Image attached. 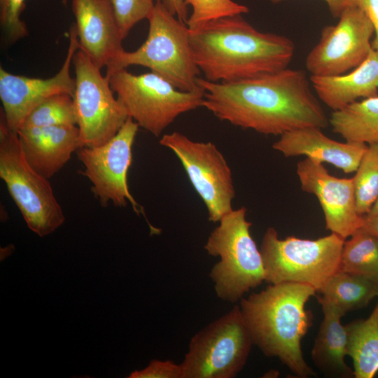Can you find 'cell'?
<instances>
[{
  "label": "cell",
  "mask_w": 378,
  "mask_h": 378,
  "mask_svg": "<svg viewBox=\"0 0 378 378\" xmlns=\"http://www.w3.org/2000/svg\"><path fill=\"white\" fill-rule=\"evenodd\" d=\"M304 71L288 69L228 83L199 78L202 106L217 118L258 133L279 135L329 123Z\"/></svg>",
  "instance_id": "6da1fadb"
},
{
  "label": "cell",
  "mask_w": 378,
  "mask_h": 378,
  "mask_svg": "<svg viewBox=\"0 0 378 378\" xmlns=\"http://www.w3.org/2000/svg\"><path fill=\"white\" fill-rule=\"evenodd\" d=\"M195 63L204 78L228 83L288 67L295 45L289 38L256 29L241 15L189 29Z\"/></svg>",
  "instance_id": "7a4b0ae2"
},
{
  "label": "cell",
  "mask_w": 378,
  "mask_h": 378,
  "mask_svg": "<svg viewBox=\"0 0 378 378\" xmlns=\"http://www.w3.org/2000/svg\"><path fill=\"white\" fill-rule=\"evenodd\" d=\"M316 293L307 284L281 283L240 300L239 307L253 344L302 378L315 374L304 360L301 342L312 325L311 314L305 306Z\"/></svg>",
  "instance_id": "3957f363"
},
{
  "label": "cell",
  "mask_w": 378,
  "mask_h": 378,
  "mask_svg": "<svg viewBox=\"0 0 378 378\" xmlns=\"http://www.w3.org/2000/svg\"><path fill=\"white\" fill-rule=\"evenodd\" d=\"M148 21V32L144 43L134 51L124 50L106 71L142 66L181 91H203L198 84L200 71L194 59L187 24L161 2H156Z\"/></svg>",
  "instance_id": "277c9868"
},
{
  "label": "cell",
  "mask_w": 378,
  "mask_h": 378,
  "mask_svg": "<svg viewBox=\"0 0 378 378\" xmlns=\"http://www.w3.org/2000/svg\"><path fill=\"white\" fill-rule=\"evenodd\" d=\"M218 223L204 245L208 254L220 257L209 276L219 298L237 302L265 281L264 261L251 236L245 207L232 209Z\"/></svg>",
  "instance_id": "5b68a950"
},
{
  "label": "cell",
  "mask_w": 378,
  "mask_h": 378,
  "mask_svg": "<svg viewBox=\"0 0 378 378\" xmlns=\"http://www.w3.org/2000/svg\"><path fill=\"white\" fill-rule=\"evenodd\" d=\"M344 241L334 233L316 239H281L274 227H268L260 249L265 281L307 284L317 292L340 270Z\"/></svg>",
  "instance_id": "8992f818"
},
{
  "label": "cell",
  "mask_w": 378,
  "mask_h": 378,
  "mask_svg": "<svg viewBox=\"0 0 378 378\" xmlns=\"http://www.w3.org/2000/svg\"><path fill=\"white\" fill-rule=\"evenodd\" d=\"M0 177L31 231L44 237L63 224L65 217L48 179L28 163L18 132L8 127L1 111Z\"/></svg>",
  "instance_id": "52a82bcc"
},
{
  "label": "cell",
  "mask_w": 378,
  "mask_h": 378,
  "mask_svg": "<svg viewBox=\"0 0 378 378\" xmlns=\"http://www.w3.org/2000/svg\"><path fill=\"white\" fill-rule=\"evenodd\" d=\"M105 76L129 116L156 136L180 115L203 105V91H181L152 71L134 74L119 69Z\"/></svg>",
  "instance_id": "ba28073f"
},
{
  "label": "cell",
  "mask_w": 378,
  "mask_h": 378,
  "mask_svg": "<svg viewBox=\"0 0 378 378\" xmlns=\"http://www.w3.org/2000/svg\"><path fill=\"white\" fill-rule=\"evenodd\" d=\"M253 340L239 306L191 338L181 363L183 378H233L244 367Z\"/></svg>",
  "instance_id": "9c48e42d"
},
{
  "label": "cell",
  "mask_w": 378,
  "mask_h": 378,
  "mask_svg": "<svg viewBox=\"0 0 378 378\" xmlns=\"http://www.w3.org/2000/svg\"><path fill=\"white\" fill-rule=\"evenodd\" d=\"M75 91L73 97L82 147L106 144L130 118L115 96L101 68L78 48L73 57ZM81 147V148H82Z\"/></svg>",
  "instance_id": "30bf717a"
},
{
  "label": "cell",
  "mask_w": 378,
  "mask_h": 378,
  "mask_svg": "<svg viewBox=\"0 0 378 378\" xmlns=\"http://www.w3.org/2000/svg\"><path fill=\"white\" fill-rule=\"evenodd\" d=\"M160 144L172 150L180 160L206 207L210 221L219 222L233 209L235 192L232 172L215 144L193 141L178 132L163 134Z\"/></svg>",
  "instance_id": "8fae6325"
},
{
  "label": "cell",
  "mask_w": 378,
  "mask_h": 378,
  "mask_svg": "<svg viewBox=\"0 0 378 378\" xmlns=\"http://www.w3.org/2000/svg\"><path fill=\"white\" fill-rule=\"evenodd\" d=\"M139 125L130 117L118 132L108 142L94 147H82L77 150L85 167L84 174L92 184V191L103 206L112 202L123 207L129 202L139 215L143 208L131 195L127 174L132 162V146Z\"/></svg>",
  "instance_id": "7c38bea8"
},
{
  "label": "cell",
  "mask_w": 378,
  "mask_h": 378,
  "mask_svg": "<svg viewBox=\"0 0 378 378\" xmlns=\"http://www.w3.org/2000/svg\"><path fill=\"white\" fill-rule=\"evenodd\" d=\"M336 24L321 30L318 43L309 51L305 66L312 76H332L360 65L372 50L374 29L357 6L346 8Z\"/></svg>",
  "instance_id": "4fadbf2b"
},
{
  "label": "cell",
  "mask_w": 378,
  "mask_h": 378,
  "mask_svg": "<svg viewBox=\"0 0 378 378\" xmlns=\"http://www.w3.org/2000/svg\"><path fill=\"white\" fill-rule=\"evenodd\" d=\"M69 43L64 62L56 74L48 78L16 75L0 67L1 109L8 127L15 132L29 113L41 102L57 94L74 97L75 78L71 75L73 57L79 48L74 24L69 29Z\"/></svg>",
  "instance_id": "5bb4252c"
},
{
  "label": "cell",
  "mask_w": 378,
  "mask_h": 378,
  "mask_svg": "<svg viewBox=\"0 0 378 378\" xmlns=\"http://www.w3.org/2000/svg\"><path fill=\"white\" fill-rule=\"evenodd\" d=\"M296 173L303 191L314 195L322 209L326 228L346 239L363 225L357 209L353 178L331 175L323 163L305 158Z\"/></svg>",
  "instance_id": "9a60e30c"
},
{
  "label": "cell",
  "mask_w": 378,
  "mask_h": 378,
  "mask_svg": "<svg viewBox=\"0 0 378 378\" xmlns=\"http://www.w3.org/2000/svg\"><path fill=\"white\" fill-rule=\"evenodd\" d=\"M79 48L101 69L123 49V38L111 0H72Z\"/></svg>",
  "instance_id": "2e32d148"
},
{
  "label": "cell",
  "mask_w": 378,
  "mask_h": 378,
  "mask_svg": "<svg viewBox=\"0 0 378 378\" xmlns=\"http://www.w3.org/2000/svg\"><path fill=\"white\" fill-rule=\"evenodd\" d=\"M321 130L309 127L286 132L273 144L272 148L286 158L302 155L330 164L346 174L355 172L368 146L333 140Z\"/></svg>",
  "instance_id": "e0dca14e"
},
{
  "label": "cell",
  "mask_w": 378,
  "mask_h": 378,
  "mask_svg": "<svg viewBox=\"0 0 378 378\" xmlns=\"http://www.w3.org/2000/svg\"><path fill=\"white\" fill-rule=\"evenodd\" d=\"M22 153L31 167L49 179L81 146L76 125L22 127L18 130Z\"/></svg>",
  "instance_id": "ac0fdd59"
},
{
  "label": "cell",
  "mask_w": 378,
  "mask_h": 378,
  "mask_svg": "<svg viewBox=\"0 0 378 378\" xmlns=\"http://www.w3.org/2000/svg\"><path fill=\"white\" fill-rule=\"evenodd\" d=\"M312 87L318 98L333 111L359 98L378 95V50L373 48L358 66L342 75L312 76Z\"/></svg>",
  "instance_id": "d6986e66"
},
{
  "label": "cell",
  "mask_w": 378,
  "mask_h": 378,
  "mask_svg": "<svg viewBox=\"0 0 378 378\" xmlns=\"http://www.w3.org/2000/svg\"><path fill=\"white\" fill-rule=\"evenodd\" d=\"M319 304L323 318L312 350V361L326 377H353L354 370L345 362L348 335L346 325L341 322L343 315L328 304Z\"/></svg>",
  "instance_id": "ffe728a7"
},
{
  "label": "cell",
  "mask_w": 378,
  "mask_h": 378,
  "mask_svg": "<svg viewBox=\"0 0 378 378\" xmlns=\"http://www.w3.org/2000/svg\"><path fill=\"white\" fill-rule=\"evenodd\" d=\"M319 303L328 304L343 316L364 308L378 297V284L363 276L339 270L317 291Z\"/></svg>",
  "instance_id": "44dd1931"
},
{
  "label": "cell",
  "mask_w": 378,
  "mask_h": 378,
  "mask_svg": "<svg viewBox=\"0 0 378 378\" xmlns=\"http://www.w3.org/2000/svg\"><path fill=\"white\" fill-rule=\"evenodd\" d=\"M329 123L346 141L378 144V95L332 111Z\"/></svg>",
  "instance_id": "7402d4cb"
},
{
  "label": "cell",
  "mask_w": 378,
  "mask_h": 378,
  "mask_svg": "<svg viewBox=\"0 0 378 378\" xmlns=\"http://www.w3.org/2000/svg\"><path fill=\"white\" fill-rule=\"evenodd\" d=\"M346 327L354 377H374L378 372V303L368 318L354 321Z\"/></svg>",
  "instance_id": "603a6c76"
},
{
  "label": "cell",
  "mask_w": 378,
  "mask_h": 378,
  "mask_svg": "<svg viewBox=\"0 0 378 378\" xmlns=\"http://www.w3.org/2000/svg\"><path fill=\"white\" fill-rule=\"evenodd\" d=\"M340 270L378 284V237L361 227L345 239Z\"/></svg>",
  "instance_id": "cb8c5ba5"
},
{
  "label": "cell",
  "mask_w": 378,
  "mask_h": 378,
  "mask_svg": "<svg viewBox=\"0 0 378 378\" xmlns=\"http://www.w3.org/2000/svg\"><path fill=\"white\" fill-rule=\"evenodd\" d=\"M62 125H77L74 99L67 94H57L44 99L29 113L20 128Z\"/></svg>",
  "instance_id": "d4e9b609"
},
{
  "label": "cell",
  "mask_w": 378,
  "mask_h": 378,
  "mask_svg": "<svg viewBox=\"0 0 378 378\" xmlns=\"http://www.w3.org/2000/svg\"><path fill=\"white\" fill-rule=\"evenodd\" d=\"M353 178L357 209L368 214L378 198V144L369 145Z\"/></svg>",
  "instance_id": "484cf974"
},
{
  "label": "cell",
  "mask_w": 378,
  "mask_h": 378,
  "mask_svg": "<svg viewBox=\"0 0 378 378\" xmlns=\"http://www.w3.org/2000/svg\"><path fill=\"white\" fill-rule=\"evenodd\" d=\"M184 1L187 6L192 8V13L186 22L190 29L198 28L214 20L249 12L248 6L232 0Z\"/></svg>",
  "instance_id": "4316f807"
},
{
  "label": "cell",
  "mask_w": 378,
  "mask_h": 378,
  "mask_svg": "<svg viewBox=\"0 0 378 378\" xmlns=\"http://www.w3.org/2000/svg\"><path fill=\"white\" fill-rule=\"evenodd\" d=\"M26 0H0V27L6 45H11L28 36L26 23L21 15Z\"/></svg>",
  "instance_id": "83f0119b"
},
{
  "label": "cell",
  "mask_w": 378,
  "mask_h": 378,
  "mask_svg": "<svg viewBox=\"0 0 378 378\" xmlns=\"http://www.w3.org/2000/svg\"><path fill=\"white\" fill-rule=\"evenodd\" d=\"M121 35L126 38L140 21L148 20L155 6V0H111Z\"/></svg>",
  "instance_id": "f1b7e54d"
},
{
  "label": "cell",
  "mask_w": 378,
  "mask_h": 378,
  "mask_svg": "<svg viewBox=\"0 0 378 378\" xmlns=\"http://www.w3.org/2000/svg\"><path fill=\"white\" fill-rule=\"evenodd\" d=\"M128 378H183L181 364L174 361L152 360L143 370H134Z\"/></svg>",
  "instance_id": "f546056e"
},
{
  "label": "cell",
  "mask_w": 378,
  "mask_h": 378,
  "mask_svg": "<svg viewBox=\"0 0 378 378\" xmlns=\"http://www.w3.org/2000/svg\"><path fill=\"white\" fill-rule=\"evenodd\" d=\"M356 5L366 14L373 24L374 34L372 47L378 50V0H356Z\"/></svg>",
  "instance_id": "4dcf8cb0"
},
{
  "label": "cell",
  "mask_w": 378,
  "mask_h": 378,
  "mask_svg": "<svg viewBox=\"0 0 378 378\" xmlns=\"http://www.w3.org/2000/svg\"><path fill=\"white\" fill-rule=\"evenodd\" d=\"M155 1L161 2L172 15L186 24L189 16L188 6L184 0H155Z\"/></svg>",
  "instance_id": "1f68e13d"
},
{
  "label": "cell",
  "mask_w": 378,
  "mask_h": 378,
  "mask_svg": "<svg viewBox=\"0 0 378 378\" xmlns=\"http://www.w3.org/2000/svg\"><path fill=\"white\" fill-rule=\"evenodd\" d=\"M273 4H278L286 0H269ZM331 13V15L338 18L342 13L347 8L355 6L356 0H323Z\"/></svg>",
  "instance_id": "d6a6232c"
},
{
  "label": "cell",
  "mask_w": 378,
  "mask_h": 378,
  "mask_svg": "<svg viewBox=\"0 0 378 378\" xmlns=\"http://www.w3.org/2000/svg\"><path fill=\"white\" fill-rule=\"evenodd\" d=\"M363 227L378 237V215L374 216H363Z\"/></svg>",
  "instance_id": "836d02e7"
},
{
  "label": "cell",
  "mask_w": 378,
  "mask_h": 378,
  "mask_svg": "<svg viewBox=\"0 0 378 378\" xmlns=\"http://www.w3.org/2000/svg\"><path fill=\"white\" fill-rule=\"evenodd\" d=\"M377 215H378V198L377 201L374 202V204H373L372 207L371 208L368 214L365 216H374Z\"/></svg>",
  "instance_id": "e575fe53"
},
{
  "label": "cell",
  "mask_w": 378,
  "mask_h": 378,
  "mask_svg": "<svg viewBox=\"0 0 378 378\" xmlns=\"http://www.w3.org/2000/svg\"><path fill=\"white\" fill-rule=\"evenodd\" d=\"M64 4H66L67 0H62Z\"/></svg>",
  "instance_id": "d590c367"
}]
</instances>
